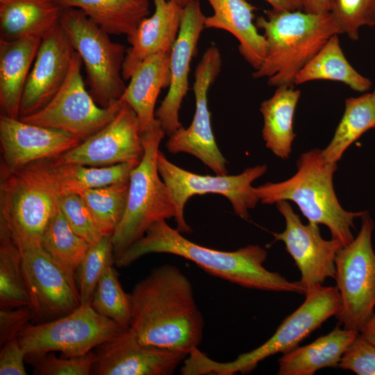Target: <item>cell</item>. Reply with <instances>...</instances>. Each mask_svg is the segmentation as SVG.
<instances>
[{"mask_svg":"<svg viewBox=\"0 0 375 375\" xmlns=\"http://www.w3.org/2000/svg\"><path fill=\"white\" fill-rule=\"evenodd\" d=\"M143 154L142 133L136 114L123 102L114 118L102 129L52 159L57 163L108 167L140 162Z\"/></svg>","mask_w":375,"mask_h":375,"instance_id":"16","label":"cell"},{"mask_svg":"<svg viewBox=\"0 0 375 375\" xmlns=\"http://www.w3.org/2000/svg\"><path fill=\"white\" fill-rule=\"evenodd\" d=\"M256 20L266 41L264 60L252 74L269 86H294L298 73L334 35L342 34L330 12L269 10Z\"/></svg>","mask_w":375,"mask_h":375,"instance_id":"3","label":"cell"},{"mask_svg":"<svg viewBox=\"0 0 375 375\" xmlns=\"http://www.w3.org/2000/svg\"><path fill=\"white\" fill-rule=\"evenodd\" d=\"M370 18L372 21V27L375 26V0H371L370 5Z\"/></svg>","mask_w":375,"mask_h":375,"instance_id":"46","label":"cell"},{"mask_svg":"<svg viewBox=\"0 0 375 375\" xmlns=\"http://www.w3.org/2000/svg\"><path fill=\"white\" fill-rule=\"evenodd\" d=\"M361 220L357 236L336 254L334 278L341 297V309L335 316L339 324L359 333L375 310L374 224L366 211Z\"/></svg>","mask_w":375,"mask_h":375,"instance_id":"9","label":"cell"},{"mask_svg":"<svg viewBox=\"0 0 375 375\" xmlns=\"http://www.w3.org/2000/svg\"><path fill=\"white\" fill-rule=\"evenodd\" d=\"M206 18L199 0L183 8L179 33L170 53L169 90L155 113L156 119L168 136L182 127L178 112L188 91L190 63L205 28Z\"/></svg>","mask_w":375,"mask_h":375,"instance_id":"19","label":"cell"},{"mask_svg":"<svg viewBox=\"0 0 375 375\" xmlns=\"http://www.w3.org/2000/svg\"><path fill=\"white\" fill-rule=\"evenodd\" d=\"M31 307L22 271V253L8 235L0 234V307Z\"/></svg>","mask_w":375,"mask_h":375,"instance_id":"33","label":"cell"},{"mask_svg":"<svg viewBox=\"0 0 375 375\" xmlns=\"http://www.w3.org/2000/svg\"><path fill=\"white\" fill-rule=\"evenodd\" d=\"M21 251L31 308L38 323L64 317L81 304L76 276L67 272L41 245Z\"/></svg>","mask_w":375,"mask_h":375,"instance_id":"14","label":"cell"},{"mask_svg":"<svg viewBox=\"0 0 375 375\" xmlns=\"http://www.w3.org/2000/svg\"><path fill=\"white\" fill-rule=\"evenodd\" d=\"M303 303L288 316L274 335L258 348L230 362L210 359L198 348L185 361L188 375H232L251 372L258 364L278 353H285L298 344L326 320L336 316L341 309V297L337 287L320 286L308 291Z\"/></svg>","mask_w":375,"mask_h":375,"instance_id":"5","label":"cell"},{"mask_svg":"<svg viewBox=\"0 0 375 375\" xmlns=\"http://www.w3.org/2000/svg\"><path fill=\"white\" fill-rule=\"evenodd\" d=\"M165 135L157 119L142 133L144 154L131 173L126 210L112 235L115 259L154 222L175 217L172 193L160 178L157 166L159 145Z\"/></svg>","mask_w":375,"mask_h":375,"instance_id":"7","label":"cell"},{"mask_svg":"<svg viewBox=\"0 0 375 375\" xmlns=\"http://www.w3.org/2000/svg\"><path fill=\"white\" fill-rule=\"evenodd\" d=\"M115 260L112 235H106L90 246L76 272L81 304L91 303L99 279Z\"/></svg>","mask_w":375,"mask_h":375,"instance_id":"36","label":"cell"},{"mask_svg":"<svg viewBox=\"0 0 375 375\" xmlns=\"http://www.w3.org/2000/svg\"><path fill=\"white\" fill-rule=\"evenodd\" d=\"M40 39L0 40V105L3 114L19 118L24 86L33 64Z\"/></svg>","mask_w":375,"mask_h":375,"instance_id":"25","label":"cell"},{"mask_svg":"<svg viewBox=\"0 0 375 375\" xmlns=\"http://www.w3.org/2000/svg\"><path fill=\"white\" fill-rule=\"evenodd\" d=\"M75 53L60 23L41 40L23 91L19 118L43 108L65 83Z\"/></svg>","mask_w":375,"mask_h":375,"instance_id":"20","label":"cell"},{"mask_svg":"<svg viewBox=\"0 0 375 375\" xmlns=\"http://www.w3.org/2000/svg\"><path fill=\"white\" fill-rule=\"evenodd\" d=\"M83 62L75 51L62 86L38 111L19 119L38 126L60 129L85 141L107 125L119 110L122 101L109 108L99 106L86 90Z\"/></svg>","mask_w":375,"mask_h":375,"instance_id":"12","label":"cell"},{"mask_svg":"<svg viewBox=\"0 0 375 375\" xmlns=\"http://www.w3.org/2000/svg\"><path fill=\"white\" fill-rule=\"evenodd\" d=\"M128 297L129 327L142 344L187 355L200 345L203 317L190 280L176 266L154 268Z\"/></svg>","mask_w":375,"mask_h":375,"instance_id":"1","label":"cell"},{"mask_svg":"<svg viewBox=\"0 0 375 375\" xmlns=\"http://www.w3.org/2000/svg\"><path fill=\"white\" fill-rule=\"evenodd\" d=\"M63 9L76 8L109 34L133 33L149 15V0H54Z\"/></svg>","mask_w":375,"mask_h":375,"instance_id":"29","label":"cell"},{"mask_svg":"<svg viewBox=\"0 0 375 375\" xmlns=\"http://www.w3.org/2000/svg\"><path fill=\"white\" fill-rule=\"evenodd\" d=\"M370 94H371L372 102L375 109V89L373 90L372 92L370 93Z\"/></svg>","mask_w":375,"mask_h":375,"instance_id":"48","label":"cell"},{"mask_svg":"<svg viewBox=\"0 0 375 375\" xmlns=\"http://www.w3.org/2000/svg\"><path fill=\"white\" fill-rule=\"evenodd\" d=\"M222 64L217 47H208L195 69V112L192 122L187 128L182 126L169 135L165 147L172 154L186 153L194 156L215 174L226 175L227 161L215 141L207 99L208 91L219 74Z\"/></svg>","mask_w":375,"mask_h":375,"instance_id":"13","label":"cell"},{"mask_svg":"<svg viewBox=\"0 0 375 375\" xmlns=\"http://www.w3.org/2000/svg\"><path fill=\"white\" fill-rule=\"evenodd\" d=\"M33 318L30 306L0 310V345L17 338L19 333Z\"/></svg>","mask_w":375,"mask_h":375,"instance_id":"41","label":"cell"},{"mask_svg":"<svg viewBox=\"0 0 375 375\" xmlns=\"http://www.w3.org/2000/svg\"><path fill=\"white\" fill-rule=\"evenodd\" d=\"M170 53L155 54L140 62L120 98L136 114L141 133L156 120L154 108L157 98L161 90L169 85Z\"/></svg>","mask_w":375,"mask_h":375,"instance_id":"24","label":"cell"},{"mask_svg":"<svg viewBox=\"0 0 375 375\" xmlns=\"http://www.w3.org/2000/svg\"><path fill=\"white\" fill-rule=\"evenodd\" d=\"M90 304L100 315L113 320L124 329L129 328V297L123 290L113 265L108 267L99 279Z\"/></svg>","mask_w":375,"mask_h":375,"instance_id":"35","label":"cell"},{"mask_svg":"<svg viewBox=\"0 0 375 375\" xmlns=\"http://www.w3.org/2000/svg\"><path fill=\"white\" fill-rule=\"evenodd\" d=\"M169 253L189 260L207 273L242 287L274 292L305 294L299 282H292L263 265L267 250L249 244L233 251H220L194 243L161 219L154 222L144 235L115 260L118 267H126L143 256Z\"/></svg>","mask_w":375,"mask_h":375,"instance_id":"2","label":"cell"},{"mask_svg":"<svg viewBox=\"0 0 375 375\" xmlns=\"http://www.w3.org/2000/svg\"><path fill=\"white\" fill-rule=\"evenodd\" d=\"M268 3L272 9L279 11L303 10V0H264Z\"/></svg>","mask_w":375,"mask_h":375,"instance_id":"43","label":"cell"},{"mask_svg":"<svg viewBox=\"0 0 375 375\" xmlns=\"http://www.w3.org/2000/svg\"><path fill=\"white\" fill-rule=\"evenodd\" d=\"M58 197L42 160L11 173L1 172L0 234L9 235L21 250L41 245Z\"/></svg>","mask_w":375,"mask_h":375,"instance_id":"6","label":"cell"},{"mask_svg":"<svg viewBox=\"0 0 375 375\" xmlns=\"http://www.w3.org/2000/svg\"><path fill=\"white\" fill-rule=\"evenodd\" d=\"M157 166L160 176L172 193L176 228L181 233L192 231L184 218V207L189 199L196 194L223 195L231 202L235 214L247 221L249 210L260 201L251 184L267 170L266 165H259L248 167L238 175H200L173 164L160 150Z\"/></svg>","mask_w":375,"mask_h":375,"instance_id":"10","label":"cell"},{"mask_svg":"<svg viewBox=\"0 0 375 375\" xmlns=\"http://www.w3.org/2000/svg\"><path fill=\"white\" fill-rule=\"evenodd\" d=\"M60 24L81 56L92 97L101 108L114 105L126 88L122 76L126 47L112 42L79 9H64Z\"/></svg>","mask_w":375,"mask_h":375,"instance_id":"8","label":"cell"},{"mask_svg":"<svg viewBox=\"0 0 375 375\" xmlns=\"http://www.w3.org/2000/svg\"><path fill=\"white\" fill-rule=\"evenodd\" d=\"M375 128V109L370 93L345 100V108L333 138L322 150L325 162L337 163L347 149L364 133Z\"/></svg>","mask_w":375,"mask_h":375,"instance_id":"31","label":"cell"},{"mask_svg":"<svg viewBox=\"0 0 375 375\" xmlns=\"http://www.w3.org/2000/svg\"><path fill=\"white\" fill-rule=\"evenodd\" d=\"M338 367L358 375H375V345L358 333L344 352Z\"/></svg>","mask_w":375,"mask_h":375,"instance_id":"40","label":"cell"},{"mask_svg":"<svg viewBox=\"0 0 375 375\" xmlns=\"http://www.w3.org/2000/svg\"><path fill=\"white\" fill-rule=\"evenodd\" d=\"M153 13L127 35L130 47L126 49L122 67L125 81L130 79L138 65L147 58L170 53L177 39L183 8L169 0H153Z\"/></svg>","mask_w":375,"mask_h":375,"instance_id":"21","label":"cell"},{"mask_svg":"<svg viewBox=\"0 0 375 375\" xmlns=\"http://www.w3.org/2000/svg\"><path fill=\"white\" fill-rule=\"evenodd\" d=\"M300 95V90L293 86L278 87L260 107L264 122L262 135L265 146L282 160L289 158L296 137L293 121Z\"/></svg>","mask_w":375,"mask_h":375,"instance_id":"28","label":"cell"},{"mask_svg":"<svg viewBox=\"0 0 375 375\" xmlns=\"http://www.w3.org/2000/svg\"><path fill=\"white\" fill-rule=\"evenodd\" d=\"M123 330L90 303H83L64 317L27 325L17 339L26 352L60 351L62 357L72 358L85 355Z\"/></svg>","mask_w":375,"mask_h":375,"instance_id":"11","label":"cell"},{"mask_svg":"<svg viewBox=\"0 0 375 375\" xmlns=\"http://www.w3.org/2000/svg\"><path fill=\"white\" fill-rule=\"evenodd\" d=\"M360 333L375 345V310L367 324Z\"/></svg>","mask_w":375,"mask_h":375,"instance_id":"45","label":"cell"},{"mask_svg":"<svg viewBox=\"0 0 375 375\" xmlns=\"http://www.w3.org/2000/svg\"><path fill=\"white\" fill-rule=\"evenodd\" d=\"M129 181L92 188L80 194L104 235H112L127 204Z\"/></svg>","mask_w":375,"mask_h":375,"instance_id":"34","label":"cell"},{"mask_svg":"<svg viewBox=\"0 0 375 375\" xmlns=\"http://www.w3.org/2000/svg\"><path fill=\"white\" fill-rule=\"evenodd\" d=\"M276 206L285 218V228L281 233H273L274 240L283 242L293 258L301 273L299 282L306 294L322 286L326 278H335V256L343 246L335 239H323L318 224H303L287 201H278Z\"/></svg>","mask_w":375,"mask_h":375,"instance_id":"15","label":"cell"},{"mask_svg":"<svg viewBox=\"0 0 375 375\" xmlns=\"http://www.w3.org/2000/svg\"><path fill=\"white\" fill-rule=\"evenodd\" d=\"M359 332L338 324L328 334L303 347H297L278 359V375H312L326 367H338L341 358Z\"/></svg>","mask_w":375,"mask_h":375,"instance_id":"26","label":"cell"},{"mask_svg":"<svg viewBox=\"0 0 375 375\" xmlns=\"http://www.w3.org/2000/svg\"><path fill=\"white\" fill-rule=\"evenodd\" d=\"M326 80L342 83L353 90H370V79L361 75L349 62L340 46L339 35L329 38L316 56L298 73L294 85Z\"/></svg>","mask_w":375,"mask_h":375,"instance_id":"30","label":"cell"},{"mask_svg":"<svg viewBox=\"0 0 375 375\" xmlns=\"http://www.w3.org/2000/svg\"><path fill=\"white\" fill-rule=\"evenodd\" d=\"M26 353L17 338L3 345L0 351V375H26Z\"/></svg>","mask_w":375,"mask_h":375,"instance_id":"42","label":"cell"},{"mask_svg":"<svg viewBox=\"0 0 375 375\" xmlns=\"http://www.w3.org/2000/svg\"><path fill=\"white\" fill-rule=\"evenodd\" d=\"M0 142L3 156L1 172L11 173L35 161L58 156L82 141L60 129L1 115Z\"/></svg>","mask_w":375,"mask_h":375,"instance_id":"18","label":"cell"},{"mask_svg":"<svg viewBox=\"0 0 375 375\" xmlns=\"http://www.w3.org/2000/svg\"><path fill=\"white\" fill-rule=\"evenodd\" d=\"M41 246L67 272L76 276L90 244L74 233L58 208L44 232Z\"/></svg>","mask_w":375,"mask_h":375,"instance_id":"32","label":"cell"},{"mask_svg":"<svg viewBox=\"0 0 375 375\" xmlns=\"http://www.w3.org/2000/svg\"><path fill=\"white\" fill-rule=\"evenodd\" d=\"M63 10L54 0H0V40H42L60 23Z\"/></svg>","mask_w":375,"mask_h":375,"instance_id":"23","label":"cell"},{"mask_svg":"<svg viewBox=\"0 0 375 375\" xmlns=\"http://www.w3.org/2000/svg\"><path fill=\"white\" fill-rule=\"evenodd\" d=\"M25 361L37 375H90L94 361L91 351L79 357H56L53 351L27 352Z\"/></svg>","mask_w":375,"mask_h":375,"instance_id":"37","label":"cell"},{"mask_svg":"<svg viewBox=\"0 0 375 375\" xmlns=\"http://www.w3.org/2000/svg\"><path fill=\"white\" fill-rule=\"evenodd\" d=\"M58 205L74 233L90 245L104 236L80 194L59 196Z\"/></svg>","mask_w":375,"mask_h":375,"instance_id":"38","label":"cell"},{"mask_svg":"<svg viewBox=\"0 0 375 375\" xmlns=\"http://www.w3.org/2000/svg\"><path fill=\"white\" fill-rule=\"evenodd\" d=\"M92 375H171L187 354L142 344L131 328L95 347Z\"/></svg>","mask_w":375,"mask_h":375,"instance_id":"17","label":"cell"},{"mask_svg":"<svg viewBox=\"0 0 375 375\" xmlns=\"http://www.w3.org/2000/svg\"><path fill=\"white\" fill-rule=\"evenodd\" d=\"M174 3H175L176 4L183 7V8H185L186 6H188L190 3H191L192 1H194V0H169Z\"/></svg>","mask_w":375,"mask_h":375,"instance_id":"47","label":"cell"},{"mask_svg":"<svg viewBox=\"0 0 375 375\" xmlns=\"http://www.w3.org/2000/svg\"><path fill=\"white\" fill-rule=\"evenodd\" d=\"M138 162L108 167H91L72 163H57L43 159L42 165L49 183L58 196L81 194L92 188L128 181Z\"/></svg>","mask_w":375,"mask_h":375,"instance_id":"27","label":"cell"},{"mask_svg":"<svg viewBox=\"0 0 375 375\" xmlns=\"http://www.w3.org/2000/svg\"><path fill=\"white\" fill-rule=\"evenodd\" d=\"M297 168V172L286 181L267 182L254 188L260 201L274 204L292 201L309 222L327 226L331 238L343 247L351 243L354 239L351 231L353 220L365 211L351 212L341 206L333 187L337 163L325 162L322 150L315 148L300 155Z\"/></svg>","mask_w":375,"mask_h":375,"instance_id":"4","label":"cell"},{"mask_svg":"<svg viewBox=\"0 0 375 375\" xmlns=\"http://www.w3.org/2000/svg\"><path fill=\"white\" fill-rule=\"evenodd\" d=\"M213 13L206 17L205 28L228 31L239 42L238 50L244 59L257 70L262 65L266 41L253 22L256 8L247 0H207Z\"/></svg>","mask_w":375,"mask_h":375,"instance_id":"22","label":"cell"},{"mask_svg":"<svg viewBox=\"0 0 375 375\" xmlns=\"http://www.w3.org/2000/svg\"><path fill=\"white\" fill-rule=\"evenodd\" d=\"M303 10L309 13H325L330 12L331 0H303Z\"/></svg>","mask_w":375,"mask_h":375,"instance_id":"44","label":"cell"},{"mask_svg":"<svg viewBox=\"0 0 375 375\" xmlns=\"http://www.w3.org/2000/svg\"><path fill=\"white\" fill-rule=\"evenodd\" d=\"M370 5L371 0H331L330 12L342 34L356 41L361 27H372Z\"/></svg>","mask_w":375,"mask_h":375,"instance_id":"39","label":"cell"}]
</instances>
